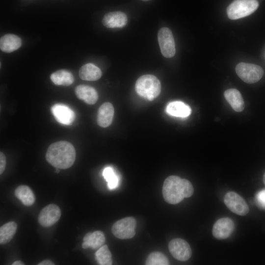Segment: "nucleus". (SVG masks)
Returning a JSON list of instances; mask_svg holds the SVG:
<instances>
[{
    "instance_id": "20",
    "label": "nucleus",
    "mask_w": 265,
    "mask_h": 265,
    "mask_svg": "<svg viewBox=\"0 0 265 265\" xmlns=\"http://www.w3.org/2000/svg\"><path fill=\"white\" fill-rule=\"evenodd\" d=\"M102 74L100 69L92 63L83 65L79 70L80 78L84 80H97L101 77Z\"/></svg>"
},
{
    "instance_id": "12",
    "label": "nucleus",
    "mask_w": 265,
    "mask_h": 265,
    "mask_svg": "<svg viewBox=\"0 0 265 265\" xmlns=\"http://www.w3.org/2000/svg\"><path fill=\"white\" fill-rule=\"evenodd\" d=\"M51 110L57 121L62 124L70 125L75 120L74 112L65 105L55 104L52 107Z\"/></svg>"
},
{
    "instance_id": "4",
    "label": "nucleus",
    "mask_w": 265,
    "mask_h": 265,
    "mask_svg": "<svg viewBox=\"0 0 265 265\" xmlns=\"http://www.w3.org/2000/svg\"><path fill=\"white\" fill-rule=\"evenodd\" d=\"M257 0H235L227 9V15L231 20H237L247 16L258 7Z\"/></svg>"
},
{
    "instance_id": "16",
    "label": "nucleus",
    "mask_w": 265,
    "mask_h": 265,
    "mask_svg": "<svg viewBox=\"0 0 265 265\" xmlns=\"http://www.w3.org/2000/svg\"><path fill=\"white\" fill-rule=\"evenodd\" d=\"M82 247L84 249L91 248L97 249L102 246L105 242V237L103 232L96 231L88 233L83 238Z\"/></svg>"
},
{
    "instance_id": "14",
    "label": "nucleus",
    "mask_w": 265,
    "mask_h": 265,
    "mask_svg": "<svg viewBox=\"0 0 265 265\" xmlns=\"http://www.w3.org/2000/svg\"><path fill=\"white\" fill-rule=\"evenodd\" d=\"M114 115V108L110 103L103 104L99 108L97 114V123L103 128H106L110 125L112 122Z\"/></svg>"
},
{
    "instance_id": "9",
    "label": "nucleus",
    "mask_w": 265,
    "mask_h": 265,
    "mask_svg": "<svg viewBox=\"0 0 265 265\" xmlns=\"http://www.w3.org/2000/svg\"><path fill=\"white\" fill-rule=\"evenodd\" d=\"M168 249L173 257L181 261L188 260L192 254L190 245L182 238L172 239L168 244Z\"/></svg>"
},
{
    "instance_id": "33",
    "label": "nucleus",
    "mask_w": 265,
    "mask_h": 265,
    "mask_svg": "<svg viewBox=\"0 0 265 265\" xmlns=\"http://www.w3.org/2000/svg\"><path fill=\"white\" fill-rule=\"evenodd\" d=\"M142 0L146 1H148V0Z\"/></svg>"
},
{
    "instance_id": "17",
    "label": "nucleus",
    "mask_w": 265,
    "mask_h": 265,
    "mask_svg": "<svg viewBox=\"0 0 265 265\" xmlns=\"http://www.w3.org/2000/svg\"><path fill=\"white\" fill-rule=\"evenodd\" d=\"M224 95L227 102L237 112L242 111L244 108V102L240 93L236 89L226 90Z\"/></svg>"
},
{
    "instance_id": "27",
    "label": "nucleus",
    "mask_w": 265,
    "mask_h": 265,
    "mask_svg": "<svg viewBox=\"0 0 265 265\" xmlns=\"http://www.w3.org/2000/svg\"><path fill=\"white\" fill-rule=\"evenodd\" d=\"M255 203L258 208L265 210V189L259 191L256 194Z\"/></svg>"
},
{
    "instance_id": "2",
    "label": "nucleus",
    "mask_w": 265,
    "mask_h": 265,
    "mask_svg": "<svg viewBox=\"0 0 265 265\" xmlns=\"http://www.w3.org/2000/svg\"><path fill=\"white\" fill-rule=\"evenodd\" d=\"M193 192L191 183L188 180L181 179L177 176H169L163 183V198L166 202L171 204H178L185 198L191 196Z\"/></svg>"
},
{
    "instance_id": "15",
    "label": "nucleus",
    "mask_w": 265,
    "mask_h": 265,
    "mask_svg": "<svg viewBox=\"0 0 265 265\" xmlns=\"http://www.w3.org/2000/svg\"><path fill=\"white\" fill-rule=\"evenodd\" d=\"M77 97L88 105H93L98 99L97 91L93 87L86 85H79L75 88Z\"/></svg>"
},
{
    "instance_id": "30",
    "label": "nucleus",
    "mask_w": 265,
    "mask_h": 265,
    "mask_svg": "<svg viewBox=\"0 0 265 265\" xmlns=\"http://www.w3.org/2000/svg\"><path fill=\"white\" fill-rule=\"evenodd\" d=\"M25 265V264L21 261H16L12 264V265Z\"/></svg>"
},
{
    "instance_id": "29",
    "label": "nucleus",
    "mask_w": 265,
    "mask_h": 265,
    "mask_svg": "<svg viewBox=\"0 0 265 265\" xmlns=\"http://www.w3.org/2000/svg\"><path fill=\"white\" fill-rule=\"evenodd\" d=\"M38 265H54V264L49 260H44L38 264Z\"/></svg>"
},
{
    "instance_id": "25",
    "label": "nucleus",
    "mask_w": 265,
    "mask_h": 265,
    "mask_svg": "<svg viewBox=\"0 0 265 265\" xmlns=\"http://www.w3.org/2000/svg\"><path fill=\"white\" fill-rule=\"evenodd\" d=\"M146 265H169L167 258L159 252L151 253L145 262Z\"/></svg>"
},
{
    "instance_id": "26",
    "label": "nucleus",
    "mask_w": 265,
    "mask_h": 265,
    "mask_svg": "<svg viewBox=\"0 0 265 265\" xmlns=\"http://www.w3.org/2000/svg\"><path fill=\"white\" fill-rule=\"evenodd\" d=\"M103 175L107 182V186L109 189H113L117 187L118 184V178L112 167L105 168L103 171Z\"/></svg>"
},
{
    "instance_id": "7",
    "label": "nucleus",
    "mask_w": 265,
    "mask_h": 265,
    "mask_svg": "<svg viewBox=\"0 0 265 265\" xmlns=\"http://www.w3.org/2000/svg\"><path fill=\"white\" fill-rule=\"evenodd\" d=\"M158 42L161 53L167 58L173 57L176 53L175 44L173 34L167 27H162L158 31Z\"/></svg>"
},
{
    "instance_id": "32",
    "label": "nucleus",
    "mask_w": 265,
    "mask_h": 265,
    "mask_svg": "<svg viewBox=\"0 0 265 265\" xmlns=\"http://www.w3.org/2000/svg\"><path fill=\"white\" fill-rule=\"evenodd\" d=\"M59 168H56V169H55V172L57 173H58L59 172Z\"/></svg>"
},
{
    "instance_id": "24",
    "label": "nucleus",
    "mask_w": 265,
    "mask_h": 265,
    "mask_svg": "<svg viewBox=\"0 0 265 265\" xmlns=\"http://www.w3.org/2000/svg\"><path fill=\"white\" fill-rule=\"evenodd\" d=\"M96 259L99 265L112 264V255L107 245H103L95 253Z\"/></svg>"
},
{
    "instance_id": "10",
    "label": "nucleus",
    "mask_w": 265,
    "mask_h": 265,
    "mask_svg": "<svg viewBox=\"0 0 265 265\" xmlns=\"http://www.w3.org/2000/svg\"><path fill=\"white\" fill-rule=\"evenodd\" d=\"M61 214L59 207L55 204H51L41 211L38 221L42 226L48 227L56 223L59 219Z\"/></svg>"
},
{
    "instance_id": "22",
    "label": "nucleus",
    "mask_w": 265,
    "mask_h": 265,
    "mask_svg": "<svg viewBox=\"0 0 265 265\" xmlns=\"http://www.w3.org/2000/svg\"><path fill=\"white\" fill-rule=\"evenodd\" d=\"M15 195L25 206H31L35 202L34 193L27 186L22 185L17 187L15 190Z\"/></svg>"
},
{
    "instance_id": "23",
    "label": "nucleus",
    "mask_w": 265,
    "mask_h": 265,
    "mask_svg": "<svg viewBox=\"0 0 265 265\" xmlns=\"http://www.w3.org/2000/svg\"><path fill=\"white\" fill-rule=\"evenodd\" d=\"M17 229V224L14 221L7 222L0 228V243L5 244L12 239Z\"/></svg>"
},
{
    "instance_id": "21",
    "label": "nucleus",
    "mask_w": 265,
    "mask_h": 265,
    "mask_svg": "<svg viewBox=\"0 0 265 265\" xmlns=\"http://www.w3.org/2000/svg\"><path fill=\"white\" fill-rule=\"evenodd\" d=\"M50 79L54 84L57 85L69 86L74 81L73 75L65 70H59L52 73Z\"/></svg>"
},
{
    "instance_id": "5",
    "label": "nucleus",
    "mask_w": 265,
    "mask_h": 265,
    "mask_svg": "<svg viewBox=\"0 0 265 265\" xmlns=\"http://www.w3.org/2000/svg\"><path fill=\"white\" fill-rule=\"evenodd\" d=\"M236 72L239 78L247 83L258 81L264 75V70L260 66L243 62L236 66Z\"/></svg>"
},
{
    "instance_id": "31",
    "label": "nucleus",
    "mask_w": 265,
    "mask_h": 265,
    "mask_svg": "<svg viewBox=\"0 0 265 265\" xmlns=\"http://www.w3.org/2000/svg\"><path fill=\"white\" fill-rule=\"evenodd\" d=\"M263 182H264V184L265 185V174L264 175V176H263Z\"/></svg>"
},
{
    "instance_id": "1",
    "label": "nucleus",
    "mask_w": 265,
    "mask_h": 265,
    "mask_svg": "<svg viewBox=\"0 0 265 265\" xmlns=\"http://www.w3.org/2000/svg\"><path fill=\"white\" fill-rule=\"evenodd\" d=\"M47 161L52 166L59 169L71 167L76 159L74 146L66 141H59L51 144L46 154Z\"/></svg>"
},
{
    "instance_id": "6",
    "label": "nucleus",
    "mask_w": 265,
    "mask_h": 265,
    "mask_svg": "<svg viewBox=\"0 0 265 265\" xmlns=\"http://www.w3.org/2000/svg\"><path fill=\"white\" fill-rule=\"evenodd\" d=\"M136 220L133 217H126L117 221L111 230L113 234L120 239H129L135 234Z\"/></svg>"
},
{
    "instance_id": "28",
    "label": "nucleus",
    "mask_w": 265,
    "mask_h": 265,
    "mask_svg": "<svg viewBox=\"0 0 265 265\" xmlns=\"http://www.w3.org/2000/svg\"><path fill=\"white\" fill-rule=\"evenodd\" d=\"M6 158L4 154L0 152V174H1L4 171L6 166Z\"/></svg>"
},
{
    "instance_id": "8",
    "label": "nucleus",
    "mask_w": 265,
    "mask_h": 265,
    "mask_svg": "<svg viewBox=\"0 0 265 265\" xmlns=\"http://www.w3.org/2000/svg\"><path fill=\"white\" fill-rule=\"evenodd\" d=\"M227 207L233 212L241 216L247 214L249 207L243 198L236 192H227L224 198Z\"/></svg>"
},
{
    "instance_id": "13",
    "label": "nucleus",
    "mask_w": 265,
    "mask_h": 265,
    "mask_svg": "<svg viewBox=\"0 0 265 265\" xmlns=\"http://www.w3.org/2000/svg\"><path fill=\"white\" fill-rule=\"evenodd\" d=\"M128 22L127 16L121 11L106 13L102 20L103 25L107 28H121L125 26Z\"/></svg>"
},
{
    "instance_id": "19",
    "label": "nucleus",
    "mask_w": 265,
    "mask_h": 265,
    "mask_svg": "<svg viewBox=\"0 0 265 265\" xmlns=\"http://www.w3.org/2000/svg\"><path fill=\"white\" fill-rule=\"evenodd\" d=\"M166 112L173 116L185 118L191 113V108L189 106L181 101H174L168 104L166 108Z\"/></svg>"
},
{
    "instance_id": "3",
    "label": "nucleus",
    "mask_w": 265,
    "mask_h": 265,
    "mask_svg": "<svg viewBox=\"0 0 265 265\" xmlns=\"http://www.w3.org/2000/svg\"><path fill=\"white\" fill-rule=\"evenodd\" d=\"M135 90L141 97L149 101H152L160 94V82L154 75H143L136 81Z\"/></svg>"
},
{
    "instance_id": "18",
    "label": "nucleus",
    "mask_w": 265,
    "mask_h": 265,
    "mask_svg": "<svg viewBox=\"0 0 265 265\" xmlns=\"http://www.w3.org/2000/svg\"><path fill=\"white\" fill-rule=\"evenodd\" d=\"M21 45V39L15 34H7L0 39V49L5 53L13 52L18 50Z\"/></svg>"
},
{
    "instance_id": "11",
    "label": "nucleus",
    "mask_w": 265,
    "mask_h": 265,
    "mask_svg": "<svg viewBox=\"0 0 265 265\" xmlns=\"http://www.w3.org/2000/svg\"><path fill=\"white\" fill-rule=\"evenodd\" d=\"M235 229L233 220L228 217H223L217 220L212 228V235L218 239L228 238L231 236Z\"/></svg>"
}]
</instances>
